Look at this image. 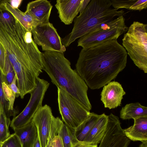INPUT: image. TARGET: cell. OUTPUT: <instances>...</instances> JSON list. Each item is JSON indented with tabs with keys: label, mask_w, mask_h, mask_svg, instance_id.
<instances>
[{
	"label": "cell",
	"mask_w": 147,
	"mask_h": 147,
	"mask_svg": "<svg viewBox=\"0 0 147 147\" xmlns=\"http://www.w3.org/2000/svg\"><path fill=\"white\" fill-rule=\"evenodd\" d=\"M127 53L117 39L82 49L76 71L92 90L100 89L115 78L125 67Z\"/></svg>",
	"instance_id": "cell-1"
},
{
	"label": "cell",
	"mask_w": 147,
	"mask_h": 147,
	"mask_svg": "<svg viewBox=\"0 0 147 147\" xmlns=\"http://www.w3.org/2000/svg\"><path fill=\"white\" fill-rule=\"evenodd\" d=\"M32 36L12 15L6 18L0 13V42L9 61L13 66L19 63L38 77L44 69L42 53Z\"/></svg>",
	"instance_id": "cell-2"
},
{
	"label": "cell",
	"mask_w": 147,
	"mask_h": 147,
	"mask_svg": "<svg viewBox=\"0 0 147 147\" xmlns=\"http://www.w3.org/2000/svg\"><path fill=\"white\" fill-rule=\"evenodd\" d=\"M44 70L57 88L65 91L89 111L92 106L87 95L88 86L76 70L71 67L63 53L46 51L42 53Z\"/></svg>",
	"instance_id": "cell-3"
},
{
	"label": "cell",
	"mask_w": 147,
	"mask_h": 147,
	"mask_svg": "<svg viewBox=\"0 0 147 147\" xmlns=\"http://www.w3.org/2000/svg\"><path fill=\"white\" fill-rule=\"evenodd\" d=\"M123 10L118 11L112 6L110 0H91L86 8L74 20L71 32L61 40L65 47L76 39L89 33L101 24L123 16Z\"/></svg>",
	"instance_id": "cell-4"
},
{
	"label": "cell",
	"mask_w": 147,
	"mask_h": 147,
	"mask_svg": "<svg viewBox=\"0 0 147 147\" xmlns=\"http://www.w3.org/2000/svg\"><path fill=\"white\" fill-rule=\"evenodd\" d=\"M122 41L123 46L135 65L147 73V24L134 21L124 34Z\"/></svg>",
	"instance_id": "cell-5"
},
{
	"label": "cell",
	"mask_w": 147,
	"mask_h": 147,
	"mask_svg": "<svg viewBox=\"0 0 147 147\" xmlns=\"http://www.w3.org/2000/svg\"><path fill=\"white\" fill-rule=\"evenodd\" d=\"M123 16L101 24L89 33L80 37L78 46L86 49L107 41L117 39L128 30Z\"/></svg>",
	"instance_id": "cell-6"
},
{
	"label": "cell",
	"mask_w": 147,
	"mask_h": 147,
	"mask_svg": "<svg viewBox=\"0 0 147 147\" xmlns=\"http://www.w3.org/2000/svg\"><path fill=\"white\" fill-rule=\"evenodd\" d=\"M59 110L63 121L72 129H77L88 118L90 112L76 99L57 88Z\"/></svg>",
	"instance_id": "cell-7"
},
{
	"label": "cell",
	"mask_w": 147,
	"mask_h": 147,
	"mask_svg": "<svg viewBox=\"0 0 147 147\" xmlns=\"http://www.w3.org/2000/svg\"><path fill=\"white\" fill-rule=\"evenodd\" d=\"M49 85L47 81L39 77L37 78L36 86L30 93V97L27 105L11 122L10 126L13 130L26 125L32 121L36 113L42 106L43 100Z\"/></svg>",
	"instance_id": "cell-8"
},
{
	"label": "cell",
	"mask_w": 147,
	"mask_h": 147,
	"mask_svg": "<svg viewBox=\"0 0 147 147\" xmlns=\"http://www.w3.org/2000/svg\"><path fill=\"white\" fill-rule=\"evenodd\" d=\"M31 33L34 42L41 46L43 51L64 53L65 47L53 24H40L33 28Z\"/></svg>",
	"instance_id": "cell-9"
},
{
	"label": "cell",
	"mask_w": 147,
	"mask_h": 147,
	"mask_svg": "<svg viewBox=\"0 0 147 147\" xmlns=\"http://www.w3.org/2000/svg\"><path fill=\"white\" fill-rule=\"evenodd\" d=\"M130 142L124 134L118 117L111 113L106 131L98 147H128Z\"/></svg>",
	"instance_id": "cell-10"
},
{
	"label": "cell",
	"mask_w": 147,
	"mask_h": 147,
	"mask_svg": "<svg viewBox=\"0 0 147 147\" xmlns=\"http://www.w3.org/2000/svg\"><path fill=\"white\" fill-rule=\"evenodd\" d=\"M53 116L51 108L45 105L38 110L32 120L37 128L41 147H46L47 146Z\"/></svg>",
	"instance_id": "cell-11"
},
{
	"label": "cell",
	"mask_w": 147,
	"mask_h": 147,
	"mask_svg": "<svg viewBox=\"0 0 147 147\" xmlns=\"http://www.w3.org/2000/svg\"><path fill=\"white\" fill-rule=\"evenodd\" d=\"M125 94L121 84L117 82H111L103 86L100 100L105 108L114 109L120 106L123 96Z\"/></svg>",
	"instance_id": "cell-12"
},
{
	"label": "cell",
	"mask_w": 147,
	"mask_h": 147,
	"mask_svg": "<svg viewBox=\"0 0 147 147\" xmlns=\"http://www.w3.org/2000/svg\"><path fill=\"white\" fill-rule=\"evenodd\" d=\"M17 77V84L20 91V96L23 99L26 95L30 93L36 86L38 77L16 63L13 65Z\"/></svg>",
	"instance_id": "cell-13"
},
{
	"label": "cell",
	"mask_w": 147,
	"mask_h": 147,
	"mask_svg": "<svg viewBox=\"0 0 147 147\" xmlns=\"http://www.w3.org/2000/svg\"><path fill=\"white\" fill-rule=\"evenodd\" d=\"M83 0H57L55 5L61 21L71 24L80 12Z\"/></svg>",
	"instance_id": "cell-14"
},
{
	"label": "cell",
	"mask_w": 147,
	"mask_h": 147,
	"mask_svg": "<svg viewBox=\"0 0 147 147\" xmlns=\"http://www.w3.org/2000/svg\"><path fill=\"white\" fill-rule=\"evenodd\" d=\"M53 6L47 0H37L29 2L26 11L34 17L39 24L49 23Z\"/></svg>",
	"instance_id": "cell-15"
},
{
	"label": "cell",
	"mask_w": 147,
	"mask_h": 147,
	"mask_svg": "<svg viewBox=\"0 0 147 147\" xmlns=\"http://www.w3.org/2000/svg\"><path fill=\"white\" fill-rule=\"evenodd\" d=\"M133 119V125L123 129L125 135L130 140L134 141L142 142L147 141V117H140Z\"/></svg>",
	"instance_id": "cell-16"
},
{
	"label": "cell",
	"mask_w": 147,
	"mask_h": 147,
	"mask_svg": "<svg viewBox=\"0 0 147 147\" xmlns=\"http://www.w3.org/2000/svg\"><path fill=\"white\" fill-rule=\"evenodd\" d=\"M108 121V115L103 113L99 117L84 142L97 145L99 144L106 131Z\"/></svg>",
	"instance_id": "cell-17"
},
{
	"label": "cell",
	"mask_w": 147,
	"mask_h": 147,
	"mask_svg": "<svg viewBox=\"0 0 147 147\" xmlns=\"http://www.w3.org/2000/svg\"><path fill=\"white\" fill-rule=\"evenodd\" d=\"M14 130L19 138L22 147H32L38 134L37 128L32 121L26 125Z\"/></svg>",
	"instance_id": "cell-18"
},
{
	"label": "cell",
	"mask_w": 147,
	"mask_h": 147,
	"mask_svg": "<svg viewBox=\"0 0 147 147\" xmlns=\"http://www.w3.org/2000/svg\"><path fill=\"white\" fill-rule=\"evenodd\" d=\"M7 0L4 5L6 9L9 11L27 30L31 32L33 28L39 24L37 20L26 11L23 12L18 8H14Z\"/></svg>",
	"instance_id": "cell-19"
},
{
	"label": "cell",
	"mask_w": 147,
	"mask_h": 147,
	"mask_svg": "<svg viewBox=\"0 0 147 147\" xmlns=\"http://www.w3.org/2000/svg\"><path fill=\"white\" fill-rule=\"evenodd\" d=\"M147 117V107L136 102L126 105L120 111V118L123 120L133 119L137 117Z\"/></svg>",
	"instance_id": "cell-20"
},
{
	"label": "cell",
	"mask_w": 147,
	"mask_h": 147,
	"mask_svg": "<svg viewBox=\"0 0 147 147\" xmlns=\"http://www.w3.org/2000/svg\"><path fill=\"white\" fill-rule=\"evenodd\" d=\"M100 115L90 113L88 118L74 131L75 136L79 142H83L95 125Z\"/></svg>",
	"instance_id": "cell-21"
},
{
	"label": "cell",
	"mask_w": 147,
	"mask_h": 147,
	"mask_svg": "<svg viewBox=\"0 0 147 147\" xmlns=\"http://www.w3.org/2000/svg\"><path fill=\"white\" fill-rule=\"evenodd\" d=\"M74 131L63 123L61 124L58 135L61 138L64 147H73L79 142L75 136Z\"/></svg>",
	"instance_id": "cell-22"
},
{
	"label": "cell",
	"mask_w": 147,
	"mask_h": 147,
	"mask_svg": "<svg viewBox=\"0 0 147 147\" xmlns=\"http://www.w3.org/2000/svg\"><path fill=\"white\" fill-rule=\"evenodd\" d=\"M9 117L5 115L0 106V145L10 136L9 130L11 123Z\"/></svg>",
	"instance_id": "cell-23"
},
{
	"label": "cell",
	"mask_w": 147,
	"mask_h": 147,
	"mask_svg": "<svg viewBox=\"0 0 147 147\" xmlns=\"http://www.w3.org/2000/svg\"><path fill=\"white\" fill-rule=\"evenodd\" d=\"M4 82L3 75L0 69V104L3 111L7 117L9 118L11 116L14 117L17 114L10 110L9 102L6 99L4 92L3 85Z\"/></svg>",
	"instance_id": "cell-24"
},
{
	"label": "cell",
	"mask_w": 147,
	"mask_h": 147,
	"mask_svg": "<svg viewBox=\"0 0 147 147\" xmlns=\"http://www.w3.org/2000/svg\"><path fill=\"white\" fill-rule=\"evenodd\" d=\"M2 72L3 75L4 82L7 85L10 84L16 74L13 67L9 61L7 55Z\"/></svg>",
	"instance_id": "cell-25"
},
{
	"label": "cell",
	"mask_w": 147,
	"mask_h": 147,
	"mask_svg": "<svg viewBox=\"0 0 147 147\" xmlns=\"http://www.w3.org/2000/svg\"><path fill=\"white\" fill-rule=\"evenodd\" d=\"M0 147H22V146L19 138L14 133L10 134L0 145Z\"/></svg>",
	"instance_id": "cell-26"
},
{
	"label": "cell",
	"mask_w": 147,
	"mask_h": 147,
	"mask_svg": "<svg viewBox=\"0 0 147 147\" xmlns=\"http://www.w3.org/2000/svg\"><path fill=\"white\" fill-rule=\"evenodd\" d=\"M112 7L114 9H118L125 8L129 9L131 6L137 0H110Z\"/></svg>",
	"instance_id": "cell-27"
},
{
	"label": "cell",
	"mask_w": 147,
	"mask_h": 147,
	"mask_svg": "<svg viewBox=\"0 0 147 147\" xmlns=\"http://www.w3.org/2000/svg\"><path fill=\"white\" fill-rule=\"evenodd\" d=\"M147 7V0H137L130 8L129 10L140 11L146 9Z\"/></svg>",
	"instance_id": "cell-28"
},
{
	"label": "cell",
	"mask_w": 147,
	"mask_h": 147,
	"mask_svg": "<svg viewBox=\"0 0 147 147\" xmlns=\"http://www.w3.org/2000/svg\"><path fill=\"white\" fill-rule=\"evenodd\" d=\"M6 54L5 49L0 42V69L3 71L5 64Z\"/></svg>",
	"instance_id": "cell-29"
},
{
	"label": "cell",
	"mask_w": 147,
	"mask_h": 147,
	"mask_svg": "<svg viewBox=\"0 0 147 147\" xmlns=\"http://www.w3.org/2000/svg\"><path fill=\"white\" fill-rule=\"evenodd\" d=\"M17 79V77L16 75L11 84L7 85L11 90L16 94V97H18L20 96V92L16 85Z\"/></svg>",
	"instance_id": "cell-30"
},
{
	"label": "cell",
	"mask_w": 147,
	"mask_h": 147,
	"mask_svg": "<svg viewBox=\"0 0 147 147\" xmlns=\"http://www.w3.org/2000/svg\"><path fill=\"white\" fill-rule=\"evenodd\" d=\"M51 143L53 147H64L62 139L58 135L54 137Z\"/></svg>",
	"instance_id": "cell-31"
},
{
	"label": "cell",
	"mask_w": 147,
	"mask_h": 147,
	"mask_svg": "<svg viewBox=\"0 0 147 147\" xmlns=\"http://www.w3.org/2000/svg\"><path fill=\"white\" fill-rule=\"evenodd\" d=\"M73 147H98V145L87 144L84 142H79Z\"/></svg>",
	"instance_id": "cell-32"
},
{
	"label": "cell",
	"mask_w": 147,
	"mask_h": 147,
	"mask_svg": "<svg viewBox=\"0 0 147 147\" xmlns=\"http://www.w3.org/2000/svg\"><path fill=\"white\" fill-rule=\"evenodd\" d=\"M23 1L22 0H10L9 3L14 8H18Z\"/></svg>",
	"instance_id": "cell-33"
},
{
	"label": "cell",
	"mask_w": 147,
	"mask_h": 147,
	"mask_svg": "<svg viewBox=\"0 0 147 147\" xmlns=\"http://www.w3.org/2000/svg\"><path fill=\"white\" fill-rule=\"evenodd\" d=\"M90 1V0H83L81 9L80 12V13H81L86 8Z\"/></svg>",
	"instance_id": "cell-34"
},
{
	"label": "cell",
	"mask_w": 147,
	"mask_h": 147,
	"mask_svg": "<svg viewBox=\"0 0 147 147\" xmlns=\"http://www.w3.org/2000/svg\"><path fill=\"white\" fill-rule=\"evenodd\" d=\"M32 147H41L39 139L38 136L37 138Z\"/></svg>",
	"instance_id": "cell-35"
},
{
	"label": "cell",
	"mask_w": 147,
	"mask_h": 147,
	"mask_svg": "<svg viewBox=\"0 0 147 147\" xmlns=\"http://www.w3.org/2000/svg\"><path fill=\"white\" fill-rule=\"evenodd\" d=\"M139 147H147V141L142 142L140 145Z\"/></svg>",
	"instance_id": "cell-36"
},
{
	"label": "cell",
	"mask_w": 147,
	"mask_h": 147,
	"mask_svg": "<svg viewBox=\"0 0 147 147\" xmlns=\"http://www.w3.org/2000/svg\"><path fill=\"white\" fill-rule=\"evenodd\" d=\"M5 1V0H0V5Z\"/></svg>",
	"instance_id": "cell-37"
},
{
	"label": "cell",
	"mask_w": 147,
	"mask_h": 147,
	"mask_svg": "<svg viewBox=\"0 0 147 147\" xmlns=\"http://www.w3.org/2000/svg\"><path fill=\"white\" fill-rule=\"evenodd\" d=\"M49 147H53V145L51 143L50 144Z\"/></svg>",
	"instance_id": "cell-38"
},
{
	"label": "cell",
	"mask_w": 147,
	"mask_h": 147,
	"mask_svg": "<svg viewBox=\"0 0 147 147\" xmlns=\"http://www.w3.org/2000/svg\"><path fill=\"white\" fill-rule=\"evenodd\" d=\"M1 105L0 104V106Z\"/></svg>",
	"instance_id": "cell-39"
}]
</instances>
